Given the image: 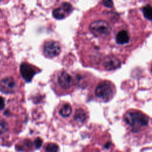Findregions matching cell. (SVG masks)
<instances>
[{"label": "cell", "instance_id": "cell-1", "mask_svg": "<svg viewBox=\"0 0 152 152\" xmlns=\"http://www.w3.org/2000/svg\"><path fill=\"white\" fill-rule=\"evenodd\" d=\"M124 121L131 128L132 131L135 132L148 125V118L140 112L130 111L125 115Z\"/></svg>", "mask_w": 152, "mask_h": 152}, {"label": "cell", "instance_id": "cell-2", "mask_svg": "<svg viewBox=\"0 0 152 152\" xmlns=\"http://www.w3.org/2000/svg\"><path fill=\"white\" fill-rule=\"evenodd\" d=\"M90 31L97 36L106 37L110 33L112 28L109 24L102 20L92 22L89 26Z\"/></svg>", "mask_w": 152, "mask_h": 152}, {"label": "cell", "instance_id": "cell-3", "mask_svg": "<svg viewBox=\"0 0 152 152\" xmlns=\"http://www.w3.org/2000/svg\"><path fill=\"white\" fill-rule=\"evenodd\" d=\"M94 93L97 98L107 102L113 96V91L112 86L108 81L102 82L96 87Z\"/></svg>", "mask_w": 152, "mask_h": 152}, {"label": "cell", "instance_id": "cell-4", "mask_svg": "<svg viewBox=\"0 0 152 152\" xmlns=\"http://www.w3.org/2000/svg\"><path fill=\"white\" fill-rule=\"evenodd\" d=\"M43 53L49 58H53L58 56L61 50V46L58 42L50 40L46 42L43 46Z\"/></svg>", "mask_w": 152, "mask_h": 152}, {"label": "cell", "instance_id": "cell-5", "mask_svg": "<svg viewBox=\"0 0 152 152\" xmlns=\"http://www.w3.org/2000/svg\"><path fill=\"white\" fill-rule=\"evenodd\" d=\"M17 90V83L11 77H6L0 82V91L5 94H12Z\"/></svg>", "mask_w": 152, "mask_h": 152}, {"label": "cell", "instance_id": "cell-6", "mask_svg": "<svg viewBox=\"0 0 152 152\" xmlns=\"http://www.w3.org/2000/svg\"><path fill=\"white\" fill-rule=\"evenodd\" d=\"M20 71L22 77L27 82L31 81L33 76L37 72L33 66L26 62L20 65Z\"/></svg>", "mask_w": 152, "mask_h": 152}, {"label": "cell", "instance_id": "cell-7", "mask_svg": "<svg viewBox=\"0 0 152 152\" xmlns=\"http://www.w3.org/2000/svg\"><path fill=\"white\" fill-rule=\"evenodd\" d=\"M57 81L59 86L65 90L71 87L74 83L72 76L66 71H62L58 75Z\"/></svg>", "mask_w": 152, "mask_h": 152}, {"label": "cell", "instance_id": "cell-8", "mask_svg": "<svg viewBox=\"0 0 152 152\" xmlns=\"http://www.w3.org/2000/svg\"><path fill=\"white\" fill-rule=\"evenodd\" d=\"M103 66L106 70H114L121 66V61L118 58L113 55H109L104 58L103 61Z\"/></svg>", "mask_w": 152, "mask_h": 152}, {"label": "cell", "instance_id": "cell-9", "mask_svg": "<svg viewBox=\"0 0 152 152\" xmlns=\"http://www.w3.org/2000/svg\"><path fill=\"white\" fill-rule=\"evenodd\" d=\"M130 37L128 32L125 30H121L116 36V41L119 45H124L129 42Z\"/></svg>", "mask_w": 152, "mask_h": 152}, {"label": "cell", "instance_id": "cell-10", "mask_svg": "<svg viewBox=\"0 0 152 152\" xmlns=\"http://www.w3.org/2000/svg\"><path fill=\"white\" fill-rule=\"evenodd\" d=\"M87 118V114L86 113V111L82 109H78L76 110L74 119L75 121L78 124H82L83 123Z\"/></svg>", "mask_w": 152, "mask_h": 152}, {"label": "cell", "instance_id": "cell-11", "mask_svg": "<svg viewBox=\"0 0 152 152\" xmlns=\"http://www.w3.org/2000/svg\"><path fill=\"white\" fill-rule=\"evenodd\" d=\"M72 112V109H71V107L69 104H64L61 108L59 110V114L64 117H68Z\"/></svg>", "mask_w": 152, "mask_h": 152}, {"label": "cell", "instance_id": "cell-12", "mask_svg": "<svg viewBox=\"0 0 152 152\" xmlns=\"http://www.w3.org/2000/svg\"><path fill=\"white\" fill-rule=\"evenodd\" d=\"M65 14L66 13L61 7L54 10L52 12L53 16L58 20H61L64 18L65 17Z\"/></svg>", "mask_w": 152, "mask_h": 152}, {"label": "cell", "instance_id": "cell-13", "mask_svg": "<svg viewBox=\"0 0 152 152\" xmlns=\"http://www.w3.org/2000/svg\"><path fill=\"white\" fill-rule=\"evenodd\" d=\"M144 17L147 18L148 20H151V7L150 5H147L146 6L144 7L142 9Z\"/></svg>", "mask_w": 152, "mask_h": 152}, {"label": "cell", "instance_id": "cell-14", "mask_svg": "<svg viewBox=\"0 0 152 152\" xmlns=\"http://www.w3.org/2000/svg\"><path fill=\"white\" fill-rule=\"evenodd\" d=\"M8 123L2 118H0V135L4 134L8 131Z\"/></svg>", "mask_w": 152, "mask_h": 152}, {"label": "cell", "instance_id": "cell-15", "mask_svg": "<svg viewBox=\"0 0 152 152\" xmlns=\"http://www.w3.org/2000/svg\"><path fill=\"white\" fill-rule=\"evenodd\" d=\"M59 150L58 145L53 142L48 143L46 147V152H58Z\"/></svg>", "mask_w": 152, "mask_h": 152}, {"label": "cell", "instance_id": "cell-16", "mask_svg": "<svg viewBox=\"0 0 152 152\" xmlns=\"http://www.w3.org/2000/svg\"><path fill=\"white\" fill-rule=\"evenodd\" d=\"M63 10L65 11V13L66 14H69L72 12V10H73V7L72 6V5L69 3V2H63L62 4H61V7Z\"/></svg>", "mask_w": 152, "mask_h": 152}, {"label": "cell", "instance_id": "cell-17", "mask_svg": "<svg viewBox=\"0 0 152 152\" xmlns=\"http://www.w3.org/2000/svg\"><path fill=\"white\" fill-rule=\"evenodd\" d=\"M34 144L37 148H39L42 144V140L40 138H37L34 141Z\"/></svg>", "mask_w": 152, "mask_h": 152}, {"label": "cell", "instance_id": "cell-18", "mask_svg": "<svg viewBox=\"0 0 152 152\" xmlns=\"http://www.w3.org/2000/svg\"><path fill=\"white\" fill-rule=\"evenodd\" d=\"M102 2L103 4L107 8H111L113 5V3L112 1H103Z\"/></svg>", "mask_w": 152, "mask_h": 152}, {"label": "cell", "instance_id": "cell-19", "mask_svg": "<svg viewBox=\"0 0 152 152\" xmlns=\"http://www.w3.org/2000/svg\"><path fill=\"white\" fill-rule=\"evenodd\" d=\"M5 107V100H4V99L0 96V110L4 109Z\"/></svg>", "mask_w": 152, "mask_h": 152}, {"label": "cell", "instance_id": "cell-20", "mask_svg": "<svg viewBox=\"0 0 152 152\" xmlns=\"http://www.w3.org/2000/svg\"><path fill=\"white\" fill-rule=\"evenodd\" d=\"M109 146H110V144H109V142H107V143H106V144L105 145V147L108 148V147H109Z\"/></svg>", "mask_w": 152, "mask_h": 152}]
</instances>
